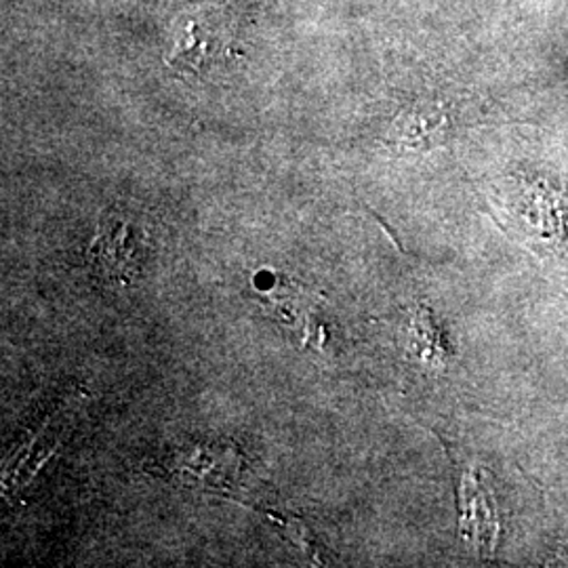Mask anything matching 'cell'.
I'll return each mask as SVG.
<instances>
[{
	"label": "cell",
	"mask_w": 568,
	"mask_h": 568,
	"mask_svg": "<svg viewBox=\"0 0 568 568\" xmlns=\"http://www.w3.org/2000/svg\"><path fill=\"white\" fill-rule=\"evenodd\" d=\"M91 257H95V262L102 264L105 272H110L108 276L126 281L138 267L131 225L124 220L102 222L91 246Z\"/></svg>",
	"instance_id": "1"
},
{
	"label": "cell",
	"mask_w": 568,
	"mask_h": 568,
	"mask_svg": "<svg viewBox=\"0 0 568 568\" xmlns=\"http://www.w3.org/2000/svg\"><path fill=\"white\" fill-rule=\"evenodd\" d=\"M204 58H206V42L199 37L196 23H190L182 41L175 44L173 53L166 58V61L171 65H178L180 70H199Z\"/></svg>",
	"instance_id": "2"
}]
</instances>
